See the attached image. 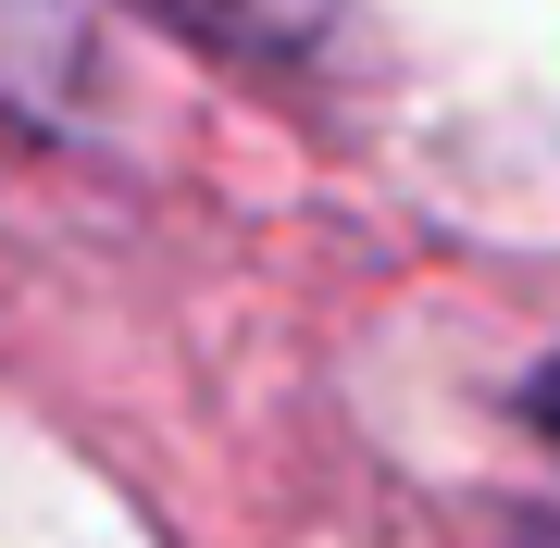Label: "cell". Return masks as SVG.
<instances>
[{"instance_id":"cell-1","label":"cell","mask_w":560,"mask_h":548,"mask_svg":"<svg viewBox=\"0 0 560 548\" xmlns=\"http://www.w3.org/2000/svg\"><path fill=\"white\" fill-rule=\"evenodd\" d=\"M187 25H212V38H237V50H287V38H312L337 0H175Z\"/></svg>"},{"instance_id":"cell-2","label":"cell","mask_w":560,"mask_h":548,"mask_svg":"<svg viewBox=\"0 0 560 548\" xmlns=\"http://www.w3.org/2000/svg\"><path fill=\"white\" fill-rule=\"evenodd\" d=\"M536 424H548V436H560V362H548V374H536Z\"/></svg>"}]
</instances>
